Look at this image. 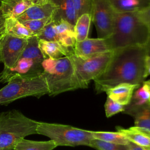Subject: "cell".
Returning <instances> with one entry per match:
<instances>
[{
    "instance_id": "21",
    "label": "cell",
    "mask_w": 150,
    "mask_h": 150,
    "mask_svg": "<svg viewBox=\"0 0 150 150\" xmlns=\"http://www.w3.org/2000/svg\"><path fill=\"white\" fill-rule=\"evenodd\" d=\"M57 145L52 141H32L21 139L14 146L13 150H53Z\"/></svg>"
},
{
    "instance_id": "10",
    "label": "cell",
    "mask_w": 150,
    "mask_h": 150,
    "mask_svg": "<svg viewBox=\"0 0 150 150\" xmlns=\"http://www.w3.org/2000/svg\"><path fill=\"white\" fill-rule=\"evenodd\" d=\"M28 39L4 33L0 39V62L4 67H12L16 63L27 45Z\"/></svg>"
},
{
    "instance_id": "8",
    "label": "cell",
    "mask_w": 150,
    "mask_h": 150,
    "mask_svg": "<svg viewBox=\"0 0 150 150\" xmlns=\"http://www.w3.org/2000/svg\"><path fill=\"white\" fill-rule=\"evenodd\" d=\"M117 12L110 0H93L91 19L98 38L107 39L112 32Z\"/></svg>"
},
{
    "instance_id": "13",
    "label": "cell",
    "mask_w": 150,
    "mask_h": 150,
    "mask_svg": "<svg viewBox=\"0 0 150 150\" xmlns=\"http://www.w3.org/2000/svg\"><path fill=\"white\" fill-rule=\"evenodd\" d=\"M56 8L50 1L47 4L32 5L16 18L19 22L30 20H39L53 17Z\"/></svg>"
},
{
    "instance_id": "12",
    "label": "cell",
    "mask_w": 150,
    "mask_h": 150,
    "mask_svg": "<svg viewBox=\"0 0 150 150\" xmlns=\"http://www.w3.org/2000/svg\"><path fill=\"white\" fill-rule=\"evenodd\" d=\"M117 131L124 135L129 142L144 148L150 149V130L144 127L133 126L128 128L116 127Z\"/></svg>"
},
{
    "instance_id": "35",
    "label": "cell",
    "mask_w": 150,
    "mask_h": 150,
    "mask_svg": "<svg viewBox=\"0 0 150 150\" xmlns=\"http://www.w3.org/2000/svg\"><path fill=\"white\" fill-rule=\"evenodd\" d=\"M145 71L146 75L148 77L150 75V56H147L145 59Z\"/></svg>"
},
{
    "instance_id": "27",
    "label": "cell",
    "mask_w": 150,
    "mask_h": 150,
    "mask_svg": "<svg viewBox=\"0 0 150 150\" xmlns=\"http://www.w3.org/2000/svg\"><path fill=\"white\" fill-rule=\"evenodd\" d=\"M89 146L97 150H129L128 144H111L95 139L90 142Z\"/></svg>"
},
{
    "instance_id": "11",
    "label": "cell",
    "mask_w": 150,
    "mask_h": 150,
    "mask_svg": "<svg viewBox=\"0 0 150 150\" xmlns=\"http://www.w3.org/2000/svg\"><path fill=\"white\" fill-rule=\"evenodd\" d=\"M112 51L110 49L105 39L89 38L76 42L73 53L79 57H86L93 55Z\"/></svg>"
},
{
    "instance_id": "38",
    "label": "cell",
    "mask_w": 150,
    "mask_h": 150,
    "mask_svg": "<svg viewBox=\"0 0 150 150\" xmlns=\"http://www.w3.org/2000/svg\"><path fill=\"white\" fill-rule=\"evenodd\" d=\"M4 33H5L4 32H1V33H0V39L1 38V37L2 36V35H4Z\"/></svg>"
},
{
    "instance_id": "5",
    "label": "cell",
    "mask_w": 150,
    "mask_h": 150,
    "mask_svg": "<svg viewBox=\"0 0 150 150\" xmlns=\"http://www.w3.org/2000/svg\"><path fill=\"white\" fill-rule=\"evenodd\" d=\"M36 132L49 138L57 146H89L94 139L91 131L57 123L38 121Z\"/></svg>"
},
{
    "instance_id": "4",
    "label": "cell",
    "mask_w": 150,
    "mask_h": 150,
    "mask_svg": "<svg viewBox=\"0 0 150 150\" xmlns=\"http://www.w3.org/2000/svg\"><path fill=\"white\" fill-rule=\"evenodd\" d=\"M38 121L29 118L18 110L0 113V150H13L26 137L36 134Z\"/></svg>"
},
{
    "instance_id": "36",
    "label": "cell",
    "mask_w": 150,
    "mask_h": 150,
    "mask_svg": "<svg viewBox=\"0 0 150 150\" xmlns=\"http://www.w3.org/2000/svg\"><path fill=\"white\" fill-rule=\"evenodd\" d=\"M144 46H145V48L146 50V55L148 56H150V36L147 42L144 45Z\"/></svg>"
},
{
    "instance_id": "34",
    "label": "cell",
    "mask_w": 150,
    "mask_h": 150,
    "mask_svg": "<svg viewBox=\"0 0 150 150\" xmlns=\"http://www.w3.org/2000/svg\"><path fill=\"white\" fill-rule=\"evenodd\" d=\"M5 21V18L3 15V13L0 6V33L4 32Z\"/></svg>"
},
{
    "instance_id": "7",
    "label": "cell",
    "mask_w": 150,
    "mask_h": 150,
    "mask_svg": "<svg viewBox=\"0 0 150 150\" xmlns=\"http://www.w3.org/2000/svg\"><path fill=\"white\" fill-rule=\"evenodd\" d=\"M112 54L113 50L86 57L77 56L73 52L68 55L72 62L80 88H87L91 80L104 71Z\"/></svg>"
},
{
    "instance_id": "31",
    "label": "cell",
    "mask_w": 150,
    "mask_h": 150,
    "mask_svg": "<svg viewBox=\"0 0 150 150\" xmlns=\"http://www.w3.org/2000/svg\"><path fill=\"white\" fill-rule=\"evenodd\" d=\"M136 13L139 18L146 25L150 32V5L140 11L136 12Z\"/></svg>"
},
{
    "instance_id": "19",
    "label": "cell",
    "mask_w": 150,
    "mask_h": 150,
    "mask_svg": "<svg viewBox=\"0 0 150 150\" xmlns=\"http://www.w3.org/2000/svg\"><path fill=\"white\" fill-rule=\"evenodd\" d=\"M117 12H137L149 5L150 0H110Z\"/></svg>"
},
{
    "instance_id": "9",
    "label": "cell",
    "mask_w": 150,
    "mask_h": 150,
    "mask_svg": "<svg viewBox=\"0 0 150 150\" xmlns=\"http://www.w3.org/2000/svg\"><path fill=\"white\" fill-rule=\"evenodd\" d=\"M42 73V62L21 57L12 67L4 68L0 73V83H7L16 78L38 76Z\"/></svg>"
},
{
    "instance_id": "24",
    "label": "cell",
    "mask_w": 150,
    "mask_h": 150,
    "mask_svg": "<svg viewBox=\"0 0 150 150\" xmlns=\"http://www.w3.org/2000/svg\"><path fill=\"white\" fill-rule=\"evenodd\" d=\"M91 134L95 139L102 141L108 143L127 145L129 141L118 131H91Z\"/></svg>"
},
{
    "instance_id": "3",
    "label": "cell",
    "mask_w": 150,
    "mask_h": 150,
    "mask_svg": "<svg viewBox=\"0 0 150 150\" xmlns=\"http://www.w3.org/2000/svg\"><path fill=\"white\" fill-rule=\"evenodd\" d=\"M42 67V76L47 86L50 96L80 88L69 56L58 59H44Z\"/></svg>"
},
{
    "instance_id": "23",
    "label": "cell",
    "mask_w": 150,
    "mask_h": 150,
    "mask_svg": "<svg viewBox=\"0 0 150 150\" xmlns=\"http://www.w3.org/2000/svg\"><path fill=\"white\" fill-rule=\"evenodd\" d=\"M21 57L40 62L43 61L45 59L39 49V39L36 36H33L28 39L27 45Z\"/></svg>"
},
{
    "instance_id": "1",
    "label": "cell",
    "mask_w": 150,
    "mask_h": 150,
    "mask_svg": "<svg viewBox=\"0 0 150 150\" xmlns=\"http://www.w3.org/2000/svg\"><path fill=\"white\" fill-rule=\"evenodd\" d=\"M146 56L144 46H129L113 50L107 68L93 80L97 93L105 92L121 83L141 86L147 77L145 71Z\"/></svg>"
},
{
    "instance_id": "2",
    "label": "cell",
    "mask_w": 150,
    "mask_h": 150,
    "mask_svg": "<svg viewBox=\"0 0 150 150\" xmlns=\"http://www.w3.org/2000/svg\"><path fill=\"white\" fill-rule=\"evenodd\" d=\"M150 32L136 12H117L112 32L106 39L111 50L144 46Z\"/></svg>"
},
{
    "instance_id": "33",
    "label": "cell",
    "mask_w": 150,
    "mask_h": 150,
    "mask_svg": "<svg viewBox=\"0 0 150 150\" xmlns=\"http://www.w3.org/2000/svg\"><path fill=\"white\" fill-rule=\"evenodd\" d=\"M128 148L129 150H150V149H148V148H144L142 147H140L138 145H136L135 144L129 141V142L128 143Z\"/></svg>"
},
{
    "instance_id": "20",
    "label": "cell",
    "mask_w": 150,
    "mask_h": 150,
    "mask_svg": "<svg viewBox=\"0 0 150 150\" xmlns=\"http://www.w3.org/2000/svg\"><path fill=\"white\" fill-rule=\"evenodd\" d=\"M4 32L7 35L19 38L28 39L35 36L21 22L15 18H8L5 19Z\"/></svg>"
},
{
    "instance_id": "22",
    "label": "cell",
    "mask_w": 150,
    "mask_h": 150,
    "mask_svg": "<svg viewBox=\"0 0 150 150\" xmlns=\"http://www.w3.org/2000/svg\"><path fill=\"white\" fill-rule=\"evenodd\" d=\"M91 22V16L88 13L83 14L77 18L74 26L76 42H80L88 38Z\"/></svg>"
},
{
    "instance_id": "39",
    "label": "cell",
    "mask_w": 150,
    "mask_h": 150,
    "mask_svg": "<svg viewBox=\"0 0 150 150\" xmlns=\"http://www.w3.org/2000/svg\"><path fill=\"white\" fill-rule=\"evenodd\" d=\"M0 5H1V1H0Z\"/></svg>"
},
{
    "instance_id": "32",
    "label": "cell",
    "mask_w": 150,
    "mask_h": 150,
    "mask_svg": "<svg viewBox=\"0 0 150 150\" xmlns=\"http://www.w3.org/2000/svg\"><path fill=\"white\" fill-rule=\"evenodd\" d=\"M30 6L32 5H38L47 4L50 2V0H24Z\"/></svg>"
},
{
    "instance_id": "29",
    "label": "cell",
    "mask_w": 150,
    "mask_h": 150,
    "mask_svg": "<svg viewBox=\"0 0 150 150\" xmlns=\"http://www.w3.org/2000/svg\"><path fill=\"white\" fill-rule=\"evenodd\" d=\"M93 0H73L77 18L84 13L91 16Z\"/></svg>"
},
{
    "instance_id": "26",
    "label": "cell",
    "mask_w": 150,
    "mask_h": 150,
    "mask_svg": "<svg viewBox=\"0 0 150 150\" xmlns=\"http://www.w3.org/2000/svg\"><path fill=\"white\" fill-rule=\"evenodd\" d=\"M36 36L39 39L58 42V36L55 29L54 22L53 18Z\"/></svg>"
},
{
    "instance_id": "6",
    "label": "cell",
    "mask_w": 150,
    "mask_h": 150,
    "mask_svg": "<svg viewBox=\"0 0 150 150\" xmlns=\"http://www.w3.org/2000/svg\"><path fill=\"white\" fill-rule=\"evenodd\" d=\"M46 81L42 75L35 77L16 78L9 81L0 89V105H8L20 98L27 97H40L48 94Z\"/></svg>"
},
{
    "instance_id": "28",
    "label": "cell",
    "mask_w": 150,
    "mask_h": 150,
    "mask_svg": "<svg viewBox=\"0 0 150 150\" xmlns=\"http://www.w3.org/2000/svg\"><path fill=\"white\" fill-rule=\"evenodd\" d=\"M53 17L39 20H30L21 22L23 25L35 36L39 34Z\"/></svg>"
},
{
    "instance_id": "37",
    "label": "cell",
    "mask_w": 150,
    "mask_h": 150,
    "mask_svg": "<svg viewBox=\"0 0 150 150\" xmlns=\"http://www.w3.org/2000/svg\"><path fill=\"white\" fill-rule=\"evenodd\" d=\"M144 83L146 85V87L148 90V91H149V103H150V80L144 81Z\"/></svg>"
},
{
    "instance_id": "15",
    "label": "cell",
    "mask_w": 150,
    "mask_h": 150,
    "mask_svg": "<svg viewBox=\"0 0 150 150\" xmlns=\"http://www.w3.org/2000/svg\"><path fill=\"white\" fill-rule=\"evenodd\" d=\"M134 119L135 126L144 127L150 130V103L139 106H124L122 112Z\"/></svg>"
},
{
    "instance_id": "14",
    "label": "cell",
    "mask_w": 150,
    "mask_h": 150,
    "mask_svg": "<svg viewBox=\"0 0 150 150\" xmlns=\"http://www.w3.org/2000/svg\"><path fill=\"white\" fill-rule=\"evenodd\" d=\"M141 86L129 83H121L105 91L107 97L124 106L131 101L133 94Z\"/></svg>"
},
{
    "instance_id": "30",
    "label": "cell",
    "mask_w": 150,
    "mask_h": 150,
    "mask_svg": "<svg viewBox=\"0 0 150 150\" xmlns=\"http://www.w3.org/2000/svg\"><path fill=\"white\" fill-rule=\"evenodd\" d=\"M124 110V105L116 103L108 97H107L104 104V111L107 117H111L115 114L123 112Z\"/></svg>"
},
{
    "instance_id": "16",
    "label": "cell",
    "mask_w": 150,
    "mask_h": 150,
    "mask_svg": "<svg viewBox=\"0 0 150 150\" xmlns=\"http://www.w3.org/2000/svg\"><path fill=\"white\" fill-rule=\"evenodd\" d=\"M56 8L54 21L63 19L74 26L77 19L73 0H50Z\"/></svg>"
},
{
    "instance_id": "18",
    "label": "cell",
    "mask_w": 150,
    "mask_h": 150,
    "mask_svg": "<svg viewBox=\"0 0 150 150\" xmlns=\"http://www.w3.org/2000/svg\"><path fill=\"white\" fill-rule=\"evenodd\" d=\"M4 18H18L30 6L24 0H0Z\"/></svg>"
},
{
    "instance_id": "25",
    "label": "cell",
    "mask_w": 150,
    "mask_h": 150,
    "mask_svg": "<svg viewBox=\"0 0 150 150\" xmlns=\"http://www.w3.org/2000/svg\"><path fill=\"white\" fill-rule=\"evenodd\" d=\"M149 101V93L146 85L143 84L134 91L130 103L131 106H139Z\"/></svg>"
},
{
    "instance_id": "17",
    "label": "cell",
    "mask_w": 150,
    "mask_h": 150,
    "mask_svg": "<svg viewBox=\"0 0 150 150\" xmlns=\"http://www.w3.org/2000/svg\"><path fill=\"white\" fill-rule=\"evenodd\" d=\"M39 47L45 59H58L73 52V49H67L54 41L39 39Z\"/></svg>"
}]
</instances>
